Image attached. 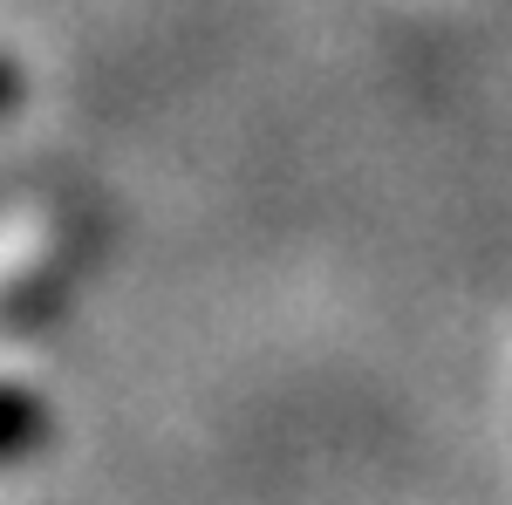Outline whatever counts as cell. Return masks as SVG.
<instances>
[{"label": "cell", "mask_w": 512, "mask_h": 505, "mask_svg": "<svg viewBox=\"0 0 512 505\" xmlns=\"http://www.w3.org/2000/svg\"><path fill=\"white\" fill-rule=\"evenodd\" d=\"M41 437H48V410H41V396H35V389H21V383H0V465H14V458L41 451Z\"/></svg>", "instance_id": "obj_1"}, {"label": "cell", "mask_w": 512, "mask_h": 505, "mask_svg": "<svg viewBox=\"0 0 512 505\" xmlns=\"http://www.w3.org/2000/svg\"><path fill=\"white\" fill-rule=\"evenodd\" d=\"M14 103H21V69H14V62L0 55V117H7Z\"/></svg>", "instance_id": "obj_2"}]
</instances>
